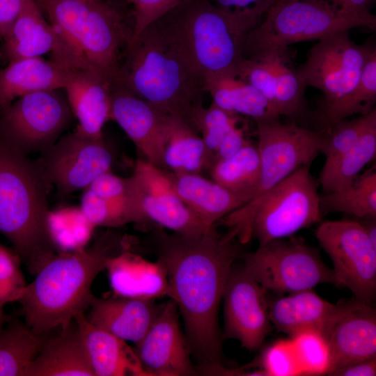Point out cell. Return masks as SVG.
<instances>
[{"mask_svg":"<svg viewBox=\"0 0 376 376\" xmlns=\"http://www.w3.org/2000/svg\"><path fill=\"white\" fill-rule=\"evenodd\" d=\"M71 113L60 89L27 94L2 111L0 138L24 154L47 150L64 130Z\"/></svg>","mask_w":376,"mask_h":376,"instance_id":"obj_12","label":"cell"},{"mask_svg":"<svg viewBox=\"0 0 376 376\" xmlns=\"http://www.w3.org/2000/svg\"><path fill=\"white\" fill-rule=\"evenodd\" d=\"M152 242L165 265L169 297L181 315L185 338L199 373L224 375L218 313L225 285L242 244L227 233L167 234L157 230Z\"/></svg>","mask_w":376,"mask_h":376,"instance_id":"obj_1","label":"cell"},{"mask_svg":"<svg viewBox=\"0 0 376 376\" xmlns=\"http://www.w3.org/2000/svg\"><path fill=\"white\" fill-rule=\"evenodd\" d=\"M376 116L375 107L366 114L347 120H342L322 130L324 142L320 152L325 155L323 167H327L350 150L371 120Z\"/></svg>","mask_w":376,"mask_h":376,"instance_id":"obj_37","label":"cell"},{"mask_svg":"<svg viewBox=\"0 0 376 376\" xmlns=\"http://www.w3.org/2000/svg\"><path fill=\"white\" fill-rule=\"evenodd\" d=\"M269 302L273 327L290 337L313 330L326 337L341 308L320 297L313 289L304 290Z\"/></svg>","mask_w":376,"mask_h":376,"instance_id":"obj_23","label":"cell"},{"mask_svg":"<svg viewBox=\"0 0 376 376\" xmlns=\"http://www.w3.org/2000/svg\"><path fill=\"white\" fill-rule=\"evenodd\" d=\"M204 91L219 108L253 118L255 121L280 118L269 101L236 72L212 74L204 78Z\"/></svg>","mask_w":376,"mask_h":376,"instance_id":"obj_30","label":"cell"},{"mask_svg":"<svg viewBox=\"0 0 376 376\" xmlns=\"http://www.w3.org/2000/svg\"><path fill=\"white\" fill-rule=\"evenodd\" d=\"M339 15H355L369 10L375 0H304Z\"/></svg>","mask_w":376,"mask_h":376,"instance_id":"obj_46","label":"cell"},{"mask_svg":"<svg viewBox=\"0 0 376 376\" xmlns=\"http://www.w3.org/2000/svg\"><path fill=\"white\" fill-rule=\"evenodd\" d=\"M222 299L224 330L222 339L238 340L249 351L259 349L272 331L267 290L244 266L231 267Z\"/></svg>","mask_w":376,"mask_h":376,"instance_id":"obj_15","label":"cell"},{"mask_svg":"<svg viewBox=\"0 0 376 376\" xmlns=\"http://www.w3.org/2000/svg\"><path fill=\"white\" fill-rule=\"evenodd\" d=\"M111 84L87 68H67L65 92L72 113L78 120L76 130L95 139H103L102 128L110 118Z\"/></svg>","mask_w":376,"mask_h":376,"instance_id":"obj_20","label":"cell"},{"mask_svg":"<svg viewBox=\"0 0 376 376\" xmlns=\"http://www.w3.org/2000/svg\"><path fill=\"white\" fill-rule=\"evenodd\" d=\"M8 321V318L4 312L3 307H0V330L3 327Z\"/></svg>","mask_w":376,"mask_h":376,"instance_id":"obj_51","label":"cell"},{"mask_svg":"<svg viewBox=\"0 0 376 376\" xmlns=\"http://www.w3.org/2000/svg\"><path fill=\"white\" fill-rule=\"evenodd\" d=\"M179 311L170 299L162 303L152 324L134 351L148 376H190L199 373L180 326Z\"/></svg>","mask_w":376,"mask_h":376,"instance_id":"obj_17","label":"cell"},{"mask_svg":"<svg viewBox=\"0 0 376 376\" xmlns=\"http://www.w3.org/2000/svg\"><path fill=\"white\" fill-rule=\"evenodd\" d=\"M47 182L40 166L0 138V233L36 274L55 255Z\"/></svg>","mask_w":376,"mask_h":376,"instance_id":"obj_4","label":"cell"},{"mask_svg":"<svg viewBox=\"0 0 376 376\" xmlns=\"http://www.w3.org/2000/svg\"><path fill=\"white\" fill-rule=\"evenodd\" d=\"M376 101V49L371 51L357 86L341 99L321 104L317 114L321 130L354 114L364 115Z\"/></svg>","mask_w":376,"mask_h":376,"instance_id":"obj_33","label":"cell"},{"mask_svg":"<svg viewBox=\"0 0 376 376\" xmlns=\"http://www.w3.org/2000/svg\"><path fill=\"white\" fill-rule=\"evenodd\" d=\"M127 205L134 223H155L175 233L214 234L173 189L164 170L146 159H138L132 174L125 178Z\"/></svg>","mask_w":376,"mask_h":376,"instance_id":"obj_11","label":"cell"},{"mask_svg":"<svg viewBox=\"0 0 376 376\" xmlns=\"http://www.w3.org/2000/svg\"><path fill=\"white\" fill-rule=\"evenodd\" d=\"M322 214L343 212L360 219L376 217V172L373 169L348 185L320 196Z\"/></svg>","mask_w":376,"mask_h":376,"instance_id":"obj_34","label":"cell"},{"mask_svg":"<svg viewBox=\"0 0 376 376\" xmlns=\"http://www.w3.org/2000/svg\"><path fill=\"white\" fill-rule=\"evenodd\" d=\"M214 6L231 13H255L263 16L276 0H210Z\"/></svg>","mask_w":376,"mask_h":376,"instance_id":"obj_45","label":"cell"},{"mask_svg":"<svg viewBox=\"0 0 376 376\" xmlns=\"http://www.w3.org/2000/svg\"><path fill=\"white\" fill-rule=\"evenodd\" d=\"M105 269L114 295L156 299L169 296L167 271L162 262H152L123 250L107 260Z\"/></svg>","mask_w":376,"mask_h":376,"instance_id":"obj_22","label":"cell"},{"mask_svg":"<svg viewBox=\"0 0 376 376\" xmlns=\"http://www.w3.org/2000/svg\"><path fill=\"white\" fill-rule=\"evenodd\" d=\"M47 150L40 167L47 182L62 195L86 189L97 176L110 171L113 161L103 139L90 138L77 130Z\"/></svg>","mask_w":376,"mask_h":376,"instance_id":"obj_16","label":"cell"},{"mask_svg":"<svg viewBox=\"0 0 376 376\" xmlns=\"http://www.w3.org/2000/svg\"><path fill=\"white\" fill-rule=\"evenodd\" d=\"M330 365L327 375L346 366L376 358V311L357 299L341 303L326 337Z\"/></svg>","mask_w":376,"mask_h":376,"instance_id":"obj_18","label":"cell"},{"mask_svg":"<svg viewBox=\"0 0 376 376\" xmlns=\"http://www.w3.org/2000/svg\"><path fill=\"white\" fill-rule=\"evenodd\" d=\"M45 339L25 323L8 321L0 330V376H25Z\"/></svg>","mask_w":376,"mask_h":376,"instance_id":"obj_32","label":"cell"},{"mask_svg":"<svg viewBox=\"0 0 376 376\" xmlns=\"http://www.w3.org/2000/svg\"><path fill=\"white\" fill-rule=\"evenodd\" d=\"M164 172L184 203L209 227L215 228L217 221L247 203L245 198L200 174Z\"/></svg>","mask_w":376,"mask_h":376,"instance_id":"obj_25","label":"cell"},{"mask_svg":"<svg viewBox=\"0 0 376 376\" xmlns=\"http://www.w3.org/2000/svg\"><path fill=\"white\" fill-rule=\"evenodd\" d=\"M376 154V116L357 143L333 164L323 167L320 182L324 192L338 189L353 181Z\"/></svg>","mask_w":376,"mask_h":376,"instance_id":"obj_35","label":"cell"},{"mask_svg":"<svg viewBox=\"0 0 376 376\" xmlns=\"http://www.w3.org/2000/svg\"><path fill=\"white\" fill-rule=\"evenodd\" d=\"M376 217H366L360 218L358 221L361 225L363 226L365 232L373 244V246L376 247Z\"/></svg>","mask_w":376,"mask_h":376,"instance_id":"obj_50","label":"cell"},{"mask_svg":"<svg viewBox=\"0 0 376 376\" xmlns=\"http://www.w3.org/2000/svg\"><path fill=\"white\" fill-rule=\"evenodd\" d=\"M127 53L118 84L194 128V113L203 105L204 77L166 33L153 22L127 47Z\"/></svg>","mask_w":376,"mask_h":376,"instance_id":"obj_3","label":"cell"},{"mask_svg":"<svg viewBox=\"0 0 376 376\" xmlns=\"http://www.w3.org/2000/svg\"><path fill=\"white\" fill-rule=\"evenodd\" d=\"M237 116L219 108L213 102L207 108L203 105L200 107L194 113V128L201 135L214 163V155L219 146L237 126Z\"/></svg>","mask_w":376,"mask_h":376,"instance_id":"obj_38","label":"cell"},{"mask_svg":"<svg viewBox=\"0 0 376 376\" xmlns=\"http://www.w3.org/2000/svg\"><path fill=\"white\" fill-rule=\"evenodd\" d=\"M165 170L175 174H200L214 161L198 132L180 116L166 113L164 143Z\"/></svg>","mask_w":376,"mask_h":376,"instance_id":"obj_29","label":"cell"},{"mask_svg":"<svg viewBox=\"0 0 376 376\" xmlns=\"http://www.w3.org/2000/svg\"><path fill=\"white\" fill-rule=\"evenodd\" d=\"M262 17L228 12L210 0H186L155 22L205 78L236 72L247 35Z\"/></svg>","mask_w":376,"mask_h":376,"instance_id":"obj_5","label":"cell"},{"mask_svg":"<svg viewBox=\"0 0 376 376\" xmlns=\"http://www.w3.org/2000/svg\"><path fill=\"white\" fill-rule=\"evenodd\" d=\"M65 76L66 67L54 59L34 57L9 61L0 70V111L27 94L63 89Z\"/></svg>","mask_w":376,"mask_h":376,"instance_id":"obj_28","label":"cell"},{"mask_svg":"<svg viewBox=\"0 0 376 376\" xmlns=\"http://www.w3.org/2000/svg\"><path fill=\"white\" fill-rule=\"evenodd\" d=\"M373 48L357 45L347 31H340L318 40L296 72L306 86L323 93L321 104L332 103L357 86Z\"/></svg>","mask_w":376,"mask_h":376,"instance_id":"obj_14","label":"cell"},{"mask_svg":"<svg viewBox=\"0 0 376 376\" xmlns=\"http://www.w3.org/2000/svg\"><path fill=\"white\" fill-rule=\"evenodd\" d=\"M17 255L0 244V307L17 301L26 285Z\"/></svg>","mask_w":376,"mask_h":376,"instance_id":"obj_42","label":"cell"},{"mask_svg":"<svg viewBox=\"0 0 376 376\" xmlns=\"http://www.w3.org/2000/svg\"><path fill=\"white\" fill-rule=\"evenodd\" d=\"M110 118L124 130L145 159L165 170L166 113L120 84L111 85Z\"/></svg>","mask_w":376,"mask_h":376,"instance_id":"obj_19","label":"cell"},{"mask_svg":"<svg viewBox=\"0 0 376 376\" xmlns=\"http://www.w3.org/2000/svg\"><path fill=\"white\" fill-rule=\"evenodd\" d=\"M25 0H0V36L7 38L21 13Z\"/></svg>","mask_w":376,"mask_h":376,"instance_id":"obj_47","label":"cell"},{"mask_svg":"<svg viewBox=\"0 0 376 376\" xmlns=\"http://www.w3.org/2000/svg\"><path fill=\"white\" fill-rule=\"evenodd\" d=\"M155 299L114 295L91 299L86 318L93 325L125 341L138 343L145 335L161 304Z\"/></svg>","mask_w":376,"mask_h":376,"instance_id":"obj_21","label":"cell"},{"mask_svg":"<svg viewBox=\"0 0 376 376\" xmlns=\"http://www.w3.org/2000/svg\"><path fill=\"white\" fill-rule=\"evenodd\" d=\"M260 54L267 56L274 72V105L277 112L280 116H300L304 110L306 86L296 70L290 67L287 48L270 49Z\"/></svg>","mask_w":376,"mask_h":376,"instance_id":"obj_36","label":"cell"},{"mask_svg":"<svg viewBox=\"0 0 376 376\" xmlns=\"http://www.w3.org/2000/svg\"><path fill=\"white\" fill-rule=\"evenodd\" d=\"M375 375L376 358L354 363L328 374L333 376H375Z\"/></svg>","mask_w":376,"mask_h":376,"instance_id":"obj_49","label":"cell"},{"mask_svg":"<svg viewBox=\"0 0 376 376\" xmlns=\"http://www.w3.org/2000/svg\"><path fill=\"white\" fill-rule=\"evenodd\" d=\"M247 141L243 130L236 126L219 146L214 155L215 162L231 157L240 150Z\"/></svg>","mask_w":376,"mask_h":376,"instance_id":"obj_48","label":"cell"},{"mask_svg":"<svg viewBox=\"0 0 376 376\" xmlns=\"http://www.w3.org/2000/svg\"><path fill=\"white\" fill-rule=\"evenodd\" d=\"M304 165L272 189L257 207L252 237L259 244L290 237L322 219L317 183Z\"/></svg>","mask_w":376,"mask_h":376,"instance_id":"obj_10","label":"cell"},{"mask_svg":"<svg viewBox=\"0 0 376 376\" xmlns=\"http://www.w3.org/2000/svg\"><path fill=\"white\" fill-rule=\"evenodd\" d=\"M186 0H130L133 17L128 46L151 24Z\"/></svg>","mask_w":376,"mask_h":376,"instance_id":"obj_43","label":"cell"},{"mask_svg":"<svg viewBox=\"0 0 376 376\" xmlns=\"http://www.w3.org/2000/svg\"><path fill=\"white\" fill-rule=\"evenodd\" d=\"M5 40L4 52L9 61L41 57L52 53L53 59L63 63V45L42 14L36 0H25L20 15Z\"/></svg>","mask_w":376,"mask_h":376,"instance_id":"obj_24","label":"cell"},{"mask_svg":"<svg viewBox=\"0 0 376 376\" xmlns=\"http://www.w3.org/2000/svg\"><path fill=\"white\" fill-rule=\"evenodd\" d=\"M74 320L95 376H148L126 341L93 325L85 313L77 314Z\"/></svg>","mask_w":376,"mask_h":376,"instance_id":"obj_26","label":"cell"},{"mask_svg":"<svg viewBox=\"0 0 376 376\" xmlns=\"http://www.w3.org/2000/svg\"><path fill=\"white\" fill-rule=\"evenodd\" d=\"M25 376H95L75 320L45 339Z\"/></svg>","mask_w":376,"mask_h":376,"instance_id":"obj_27","label":"cell"},{"mask_svg":"<svg viewBox=\"0 0 376 376\" xmlns=\"http://www.w3.org/2000/svg\"><path fill=\"white\" fill-rule=\"evenodd\" d=\"M122 251V240L108 235L88 249L55 254L17 300L24 323L41 336L69 325L88 308L93 283L108 259Z\"/></svg>","mask_w":376,"mask_h":376,"instance_id":"obj_2","label":"cell"},{"mask_svg":"<svg viewBox=\"0 0 376 376\" xmlns=\"http://www.w3.org/2000/svg\"><path fill=\"white\" fill-rule=\"evenodd\" d=\"M322 248L332 260L338 285L356 299L370 304L376 292V247L358 221L322 222L315 231Z\"/></svg>","mask_w":376,"mask_h":376,"instance_id":"obj_13","label":"cell"},{"mask_svg":"<svg viewBox=\"0 0 376 376\" xmlns=\"http://www.w3.org/2000/svg\"><path fill=\"white\" fill-rule=\"evenodd\" d=\"M80 210L93 227H118L133 222L127 203L102 198L86 189Z\"/></svg>","mask_w":376,"mask_h":376,"instance_id":"obj_40","label":"cell"},{"mask_svg":"<svg viewBox=\"0 0 376 376\" xmlns=\"http://www.w3.org/2000/svg\"><path fill=\"white\" fill-rule=\"evenodd\" d=\"M301 366L302 375L327 374L330 352L325 337L320 332L306 330L290 337Z\"/></svg>","mask_w":376,"mask_h":376,"instance_id":"obj_39","label":"cell"},{"mask_svg":"<svg viewBox=\"0 0 376 376\" xmlns=\"http://www.w3.org/2000/svg\"><path fill=\"white\" fill-rule=\"evenodd\" d=\"M260 170L258 145L248 140L233 155L215 162L210 174L214 181L245 198L248 203L258 187Z\"/></svg>","mask_w":376,"mask_h":376,"instance_id":"obj_31","label":"cell"},{"mask_svg":"<svg viewBox=\"0 0 376 376\" xmlns=\"http://www.w3.org/2000/svg\"><path fill=\"white\" fill-rule=\"evenodd\" d=\"M86 189L102 198L127 204L125 178L110 171L97 176Z\"/></svg>","mask_w":376,"mask_h":376,"instance_id":"obj_44","label":"cell"},{"mask_svg":"<svg viewBox=\"0 0 376 376\" xmlns=\"http://www.w3.org/2000/svg\"><path fill=\"white\" fill-rule=\"evenodd\" d=\"M258 364L264 375H302L297 354L291 338L279 340L265 348Z\"/></svg>","mask_w":376,"mask_h":376,"instance_id":"obj_41","label":"cell"},{"mask_svg":"<svg viewBox=\"0 0 376 376\" xmlns=\"http://www.w3.org/2000/svg\"><path fill=\"white\" fill-rule=\"evenodd\" d=\"M77 68L93 70L111 85L118 82L120 53L132 30L122 13L104 0H36Z\"/></svg>","mask_w":376,"mask_h":376,"instance_id":"obj_6","label":"cell"},{"mask_svg":"<svg viewBox=\"0 0 376 376\" xmlns=\"http://www.w3.org/2000/svg\"></svg>","mask_w":376,"mask_h":376,"instance_id":"obj_52","label":"cell"},{"mask_svg":"<svg viewBox=\"0 0 376 376\" xmlns=\"http://www.w3.org/2000/svg\"><path fill=\"white\" fill-rule=\"evenodd\" d=\"M260 178L252 198L221 219L227 233L242 244L252 237V223L263 197L298 168L310 165L324 142L322 130H311L294 123H283L279 118L257 120Z\"/></svg>","mask_w":376,"mask_h":376,"instance_id":"obj_7","label":"cell"},{"mask_svg":"<svg viewBox=\"0 0 376 376\" xmlns=\"http://www.w3.org/2000/svg\"><path fill=\"white\" fill-rule=\"evenodd\" d=\"M356 27L376 30V16L370 11L339 15L304 0H276L263 22L247 35L243 57L327 36Z\"/></svg>","mask_w":376,"mask_h":376,"instance_id":"obj_8","label":"cell"},{"mask_svg":"<svg viewBox=\"0 0 376 376\" xmlns=\"http://www.w3.org/2000/svg\"><path fill=\"white\" fill-rule=\"evenodd\" d=\"M242 256L246 269L266 290L294 292L323 283L338 285L318 250L301 239L274 240Z\"/></svg>","mask_w":376,"mask_h":376,"instance_id":"obj_9","label":"cell"}]
</instances>
